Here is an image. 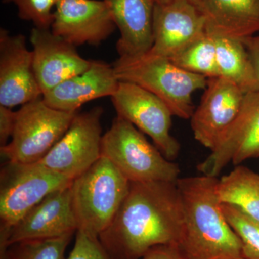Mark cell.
I'll list each match as a JSON object with an SVG mask.
<instances>
[{"label":"cell","mask_w":259,"mask_h":259,"mask_svg":"<svg viewBox=\"0 0 259 259\" xmlns=\"http://www.w3.org/2000/svg\"><path fill=\"white\" fill-rule=\"evenodd\" d=\"M177 182H131L115 218L99 236L112 259H141L153 247L180 244L185 218Z\"/></svg>","instance_id":"cell-1"},{"label":"cell","mask_w":259,"mask_h":259,"mask_svg":"<svg viewBox=\"0 0 259 259\" xmlns=\"http://www.w3.org/2000/svg\"><path fill=\"white\" fill-rule=\"evenodd\" d=\"M218 177L180 178L185 227L178 247L185 259H244L217 193Z\"/></svg>","instance_id":"cell-2"},{"label":"cell","mask_w":259,"mask_h":259,"mask_svg":"<svg viewBox=\"0 0 259 259\" xmlns=\"http://www.w3.org/2000/svg\"><path fill=\"white\" fill-rule=\"evenodd\" d=\"M119 81L139 85L157 96L174 116L190 119L194 111L192 95L204 90L208 79L181 69L169 59L145 54L120 56L113 65Z\"/></svg>","instance_id":"cell-3"},{"label":"cell","mask_w":259,"mask_h":259,"mask_svg":"<svg viewBox=\"0 0 259 259\" xmlns=\"http://www.w3.org/2000/svg\"><path fill=\"white\" fill-rule=\"evenodd\" d=\"M131 182L101 156L70 186L78 230L99 238L110 226L128 192Z\"/></svg>","instance_id":"cell-4"},{"label":"cell","mask_w":259,"mask_h":259,"mask_svg":"<svg viewBox=\"0 0 259 259\" xmlns=\"http://www.w3.org/2000/svg\"><path fill=\"white\" fill-rule=\"evenodd\" d=\"M101 154L131 183L177 182L180 179L179 165L167 159L136 126L118 115L102 136Z\"/></svg>","instance_id":"cell-5"},{"label":"cell","mask_w":259,"mask_h":259,"mask_svg":"<svg viewBox=\"0 0 259 259\" xmlns=\"http://www.w3.org/2000/svg\"><path fill=\"white\" fill-rule=\"evenodd\" d=\"M0 175V241L7 243L10 230L27 212L73 182L39 163L8 161Z\"/></svg>","instance_id":"cell-6"},{"label":"cell","mask_w":259,"mask_h":259,"mask_svg":"<svg viewBox=\"0 0 259 259\" xmlns=\"http://www.w3.org/2000/svg\"><path fill=\"white\" fill-rule=\"evenodd\" d=\"M76 113L52 108L42 97L25 104L16 111L13 136L0 148L2 156L12 163H37L62 138Z\"/></svg>","instance_id":"cell-7"},{"label":"cell","mask_w":259,"mask_h":259,"mask_svg":"<svg viewBox=\"0 0 259 259\" xmlns=\"http://www.w3.org/2000/svg\"><path fill=\"white\" fill-rule=\"evenodd\" d=\"M111 100L117 115L148 135L167 159L178 157L180 144L171 134L174 115L161 99L139 85L120 81Z\"/></svg>","instance_id":"cell-8"},{"label":"cell","mask_w":259,"mask_h":259,"mask_svg":"<svg viewBox=\"0 0 259 259\" xmlns=\"http://www.w3.org/2000/svg\"><path fill=\"white\" fill-rule=\"evenodd\" d=\"M102 107L76 113L64 136L37 163L74 180L101 158Z\"/></svg>","instance_id":"cell-9"},{"label":"cell","mask_w":259,"mask_h":259,"mask_svg":"<svg viewBox=\"0 0 259 259\" xmlns=\"http://www.w3.org/2000/svg\"><path fill=\"white\" fill-rule=\"evenodd\" d=\"M244 95L236 83L226 78L208 79L190 118L194 139L211 151L215 149L238 117Z\"/></svg>","instance_id":"cell-10"},{"label":"cell","mask_w":259,"mask_h":259,"mask_svg":"<svg viewBox=\"0 0 259 259\" xmlns=\"http://www.w3.org/2000/svg\"><path fill=\"white\" fill-rule=\"evenodd\" d=\"M207 32L205 20L191 0L155 3L153 45L146 54L171 59Z\"/></svg>","instance_id":"cell-11"},{"label":"cell","mask_w":259,"mask_h":259,"mask_svg":"<svg viewBox=\"0 0 259 259\" xmlns=\"http://www.w3.org/2000/svg\"><path fill=\"white\" fill-rule=\"evenodd\" d=\"M259 157V90L245 93L241 111L215 149L197 168L202 175L218 177L228 164L241 165Z\"/></svg>","instance_id":"cell-12"},{"label":"cell","mask_w":259,"mask_h":259,"mask_svg":"<svg viewBox=\"0 0 259 259\" xmlns=\"http://www.w3.org/2000/svg\"><path fill=\"white\" fill-rule=\"evenodd\" d=\"M54 15L51 31L76 47L99 46L117 28L105 0H59Z\"/></svg>","instance_id":"cell-13"},{"label":"cell","mask_w":259,"mask_h":259,"mask_svg":"<svg viewBox=\"0 0 259 259\" xmlns=\"http://www.w3.org/2000/svg\"><path fill=\"white\" fill-rule=\"evenodd\" d=\"M42 97L33 69V54L22 34L0 29V105L13 108Z\"/></svg>","instance_id":"cell-14"},{"label":"cell","mask_w":259,"mask_h":259,"mask_svg":"<svg viewBox=\"0 0 259 259\" xmlns=\"http://www.w3.org/2000/svg\"><path fill=\"white\" fill-rule=\"evenodd\" d=\"M33 69L42 95L71 76L91 66L93 61L83 59L76 47L55 35L51 29L35 27L30 32Z\"/></svg>","instance_id":"cell-15"},{"label":"cell","mask_w":259,"mask_h":259,"mask_svg":"<svg viewBox=\"0 0 259 259\" xmlns=\"http://www.w3.org/2000/svg\"><path fill=\"white\" fill-rule=\"evenodd\" d=\"M70 186L49 194L12 227L8 246L17 242L56 238L77 231Z\"/></svg>","instance_id":"cell-16"},{"label":"cell","mask_w":259,"mask_h":259,"mask_svg":"<svg viewBox=\"0 0 259 259\" xmlns=\"http://www.w3.org/2000/svg\"><path fill=\"white\" fill-rule=\"evenodd\" d=\"M119 81L113 66L93 61L88 69L69 78L42 95L49 107L61 111L78 112L87 102L115 94Z\"/></svg>","instance_id":"cell-17"},{"label":"cell","mask_w":259,"mask_h":259,"mask_svg":"<svg viewBox=\"0 0 259 259\" xmlns=\"http://www.w3.org/2000/svg\"><path fill=\"white\" fill-rule=\"evenodd\" d=\"M120 32L117 42L120 56L144 55L153 45L155 0H105Z\"/></svg>","instance_id":"cell-18"},{"label":"cell","mask_w":259,"mask_h":259,"mask_svg":"<svg viewBox=\"0 0 259 259\" xmlns=\"http://www.w3.org/2000/svg\"><path fill=\"white\" fill-rule=\"evenodd\" d=\"M207 32L242 39L259 32V0H198Z\"/></svg>","instance_id":"cell-19"},{"label":"cell","mask_w":259,"mask_h":259,"mask_svg":"<svg viewBox=\"0 0 259 259\" xmlns=\"http://www.w3.org/2000/svg\"><path fill=\"white\" fill-rule=\"evenodd\" d=\"M217 193L222 204H230L259 221V174L238 165L218 179Z\"/></svg>","instance_id":"cell-20"},{"label":"cell","mask_w":259,"mask_h":259,"mask_svg":"<svg viewBox=\"0 0 259 259\" xmlns=\"http://www.w3.org/2000/svg\"><path fill=\"white\" fill-rule=\"evenodd\" d=\"M213 37L221 76L236 83L244 93L250 91L253 82V68L242 40L218 35Z\"/></svg>","instance_id":"cell-21"},{"label":"cell","mask_w":259,"mask_h":259,"mask_svg":"<svg viewBox=\"0 0 259 259\" xmlns=\"http://www.w3.org/2000/svg\"><path fill=\"white\" fill-rule=\"evenodd\" d=\"M169 60L181 69L207 79L221 76L214 37L208 32Z\"/></svg>","instance_id":"cell-22"},{"label":"cell","mask_w":259,"mask_h":259,"mask_svg":"<svg viewBox=\"0 0 259 259\" xmlns=\"http://www.w3.org/2000/svg\"><path fill=\"white\" fill-rule=\"evenodd\" d=\"M74 234L17 242L0 253V259H66V250Z\"/></svg>","instance_id":"cell-23"},{"label":"cell","mask_w":259,"mask_h":259,"mask_svg":"<svg viewBox=\"0 0 259 259\" xmlns=\"http://www.w3.org/2000/svg\"><path fill=\"white\" fill-rule=\"evenodd\" d=\"M223 210L241 242L244 259H259V221L230 204H223Z\"/></svg>","instance_id":"cell-24"},{"label":"cell","mask_w":259,"mask_h":259,"mask_svg":"<svg viewBox=\"0 0 259 259\" xmlns=\"http://www.w3.org/2000/svg\"><path fill=\"white\" fill-rule=\"evenodd\" d=\"M59 0H3L5 4L16 5L18 17L32 22L38 28L51 29L54 21L53 9Z\"/></svg>","instance_id":"cell-25"},{"label":"cell","mask_w":259,"mask_h":259,"mask_svg":"<svg viewBox=\"0 0 259 259\" xmlns=\"http://www.w3.org/2000/svg\"><path fill=\"white\" fill-rule=\"evenodd\" d=\"M66 259H112L97 237L76 231L73 249Z\"/></svg>","instance_id":"cell-26"},{"label":"cell","mask_w":259,"mask_h":259,"mask_svg":"<svg viewBox=\"0 0 259 259\" xmlns=\"http://www.w3.org/2000/svg\"><path fill=\"white\" fill-rule=\"evenodd\" d=\"M244 44L253 71V82L250 91L259 90V35L242 39ZM250 92V91H249Z\"/></svg>","instance_id":"cell-27"},{"label":"cell","mask_w":259,"mask_h":259,"mask_svg":"<svg viewBox=\"0 0 259 259\" xmlns=\"http://www.w3.org/2000/svg\"><path fill=\"white\" fill-rule=\"evenodd\" d=\"M16 111L0 105V148L8 144L14 131Z\"/></svg>","instance_id":"cell-28"},{"label":"cell","mask_w":259,"mask_h":259,"mask_svg":"<svg viewBox=\"0 0 259 259\" xmlns=\"http://www.w3.org/2000/svg\"><path fill=\"white\" fill-rule=\"evenodd\" d=\"M141 259H185L178 245H161L148 250Z\"/></svg>","instance_id":"cell-29"},{"label":"cell","mask_w":259,"mask_h":259,"mask_svg":"<svg viewBox=\"0 0 259 259\" xmlns=\"http://www.w3.org/2000/svg\"><path fill=\"white\" fill-rule=\"evenodd\" d=\"M165 1H168V0H155V3H158V2H165ZM191 1L194 2V3H196V4H197V2H198V0H191Z\"/></svg>","instance_id":"cell-30"}]
</instances>
